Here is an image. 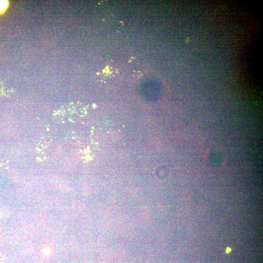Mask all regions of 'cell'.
<instances>
[{
	"instance_id": "7a4b0ae2",
	"label": "cell",
	"mask_w": 263,
	"mask_h": 263,
	"mask_svg": "<svg viewBox=\"0 0 263 263\" xmlns=\"http://www.w3.org/2000/svg\"><path fill=\"white\" fill-rule=\"evenodd\" d=\"M230 250H231L230 248H228V250H227V252H230Z\"/></svg>"
},
{
	"instance_id": "6da1fadb",
	"label": "cell",
	"mask_w": 263,
	"mask_h": 263,
	"mask_svg": "<svg viewBox=\"0 0 263 263\" xmlns=\"http://www.w3.org/2000/svg\"><path fill=\"white\" fill-rule=\"evenodd\" d=\"M5 6H6V3H5V2L0 1V10L3 9V8H5Z\"/></svg>"
}]
</instances>
